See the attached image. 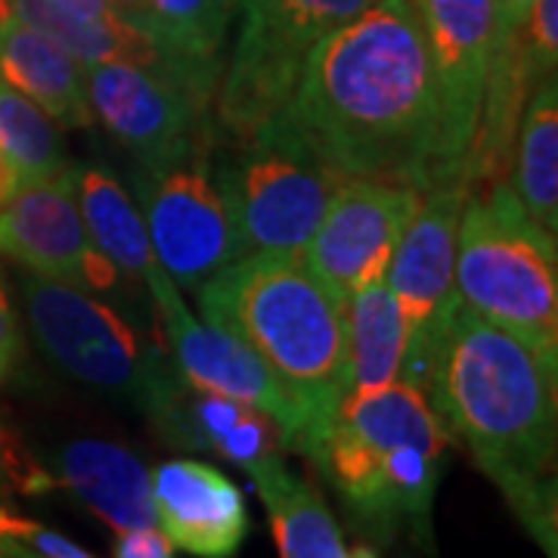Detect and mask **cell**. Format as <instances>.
Returning a JSON list of instances; mask_svg holds the SVG:
<instances>
[{
	"instance_id": "31",
	"label": "cell",
	"mask_w": 558,
	"mask_h": 558,
	"mask_svg": "<svg viewBox=\"0 0 558 558\" xmlns=\"http://www.w3.org/2000/svg\"><path fill=\"white\" fill-rule=\"evenodd\" d=\"M53 3H60L65 13H72L78 20L97 22V25H116V22L128 20L116 7V0H53Z\"/></svg>"
},
{
	"instance_id": "25",
	"label": "cell",
	"mask_w": 558,
	"mask_h": 558,
	"mask_svg": "<svg viewBox=\"0 0 558 558\" xmlns=\"http://www.w3.org/2000/svg\"><path fill=\"white\" fill-rule=\"evenodd\" d=\"M515 196L543 230H558V84L556 75L534 84L519 119Z\"/></svg>"
},
{
	"instance_id": "8",
	"label": "cell",
	"mask_w": 558,
	"mask_h": 558,
	"mask_svg": "<svg viewBox=\"0 0 558 558\" xmlns=\"http://www.w3.org/2000/svg\"><path fill=\"white\" fill-rule=\"evenodd\" d=\"M369 3L373 0H240V35L215 94L223 131L245 137L274 119L292 97L311 50Z\"/></svg>"
},
{
	"instance_id": "17",
	"label": "cell",
	"mask_w": 558,
	"mask_h": 558,
	"mask_svg": "<svg viewBox=\"0 0 558 558\" xmlns=\"http://www.w3.org/2000/svg\"><path fill=\"white\" fill-rule=\"evenodd\" d=\"M50 487H62L90 509L116 534L153 527V472L137 453L109 440H72L57 453V472H47Z\"/></svg>"
},
{
	"instance_id": "28",
	"label": "cell",
	"mask_w": 558,
	"mask_h": 558,
	"mask_svg": "<svg viewBox=\"0 0 558 558\" xmlns=\"http://www.w3.org/2000/svg\"><path fill=\"white\" fill-rule=\"evenodd\" d=\"M40 490H50L47 469L25 459L20 444L0 425V502L10 494H40Z\"/></svg>"
},
{
	"instance_id": "14",
	"label": "cell",
	"mask_w": 558,
	"mask_h": 558,
	"mask_svg": "<svg viewBox=\"0 0 558 558\" xmlns=\"http://www.w3.org/2000/svg\"><path fill=\"white\" fill-rule=\"evenodd\" d=\"M422 190L398 180L344 178L301 258L341 301L385 279Z\"/></svg>"
},
{
	"instance_id": "37",
	"label": "cell",
	"mask_w": 558,
	"mask_h": 558,
	"mask_svg": "<svg viewBox=\"0 0 558 558\" xmlns=\"http://www.w3.org/2000/svg\"><path fill=\"white\" fill-rule=\"evenodd\" d=\"M0 558H3V556H0Z\"/></svg>"
},
{
	"instance_id": "16",
	"label": "cell",
	"mask_w": 558,
	"mask_h": 558,
	"mask_svg": "<svg viewBox=\"0 0 558 558\" xmlns=\"http://www.w3.org/2000/svg\"><path fill=\"white\" fill-rule=\"evenodd\" d=\"M161 534L193 558H236L248 537V506L233 478L202 459H168L153 472Z\"/></svg>"
},
{
	"instance_id": "20",
	"label": "cell",
	"mask_w": 558,
	"mask_h": 558,
	"mask_svg": "<svg viewBox=\"0 0 558 558\" xmlns=\"http://www.w3.org/2000/svg\"><path fill=\"white\" fill-rule=\"evenodd\" d=\"M233 0H146V35L186 84L215 102Z\"/></svg>"
},
{
	"instance_id": "27",
	"label": "cell",
	"mask_w": 558,
	"mask_h": 558,
	"mask_svg": "<svg viewBox=\"0 0 558 558\" xmlns=\"http://www.w3.org/2000/svg\"><path fill=\"white\" fill-rule=\"evenodd\" d=\"M521 57L534 84L556 75L558 60V0H537L519 32Z\"/></svg>"
},
{
	"instance_id": "26",
	"label": "cell",
	"mask_w": 558,
	"mask_h": 558,
	"mask_svg": "<svg viewBox=\"0 0 558 558\" xmlns=\"http://www.w3.org/2000/svg\"><path fill=\"white\" fill-rule=\"evenodd\" d=\"M0 156L16 168L22 183L57 178L65 161V146L57 121L40 106L0 81Z\"/></svg>"
},
{
	"instance_id": "4",
	"label": "cell",
	"mask_w": 558,
	"mask_h": 558,
	"mask_svg": "<svg viewBox=\"0 0 558 558\" xmlns=\"http://www.w3.org/2000/svg\"><path fill=\"white\" fill-rule=\"evenodd\" d=\"M447 440L428 398L395 381L344 395L307 459L381 537H395L403 527L425 534Z\"/></svg>"
},
{
	"instance_id": "19",
	"label": "cell",
	"mask_w": 558,
	"mask_h": 558,
	"mask_svg": "<svg viewBox=\"0 0 558 558\" xmlns=\"http://www.w3.org/2000/svg\"><path fill=\"white\" fill-rule=\"evenodd\" d=\"M0 81L65 128H90L84 69L13 13L0 20Z\"/></svg>"
},
{
	"instance_id": "12",
	"label": "cell",
	"mask_w": 558,
	"mask_h": 558,
	"mask_svg": "<svg viewBox=\"0 0 558 558\" xmlns=\"http://www.w3.org/2000/svg\"><path fill=\"white\" fill-rule=\"evenodd\" d=\"M143 282L156 301L161 329H165V339L171 348V360H174L183 381L193 388L236 398L260 413H267L279 425L286 450L299 453L304 422H301L295 400L289 398V391L267 369V363L248 344L230 336L227 329L199 323L193 317L190 307L180 299L178 286L159 267V260H153L146 267Z\"/></svg>"
},
{
	"instance_id": "3",
	"label": "cell",
	"mask_w": 558,
	"mask_h": 558,
	"mask_svg": "<svg viewBox=\"0 0 558 558\" xmlns=\"http://www.w3.org/2000/svg\"><path fill=\"white\" fill-rule=\"evenodd\" d=\"M196 295L205 323L248 344L295 400L307 457L348 395L344 301L301 255L270 252L227 264Z\"/></svg>"
},
{
	"instance_id": "21",
	"label": "cell",
	"mask_w": 558,
	"mask_h": 558,
	"mask_svg": "<svg viewBox=\"0 0 558 558\" xmlns=\"http://www.w3.org/2000/svg\"><path fill=\"white\" fill-rule=\"evenodd\" d=\"M248 475L267 509L279 558H344V539L329 506L311 481L299 478L286 465V459H267Z\"/></svg>"
},
{
	"instance_id": "1",
	"label": "cell",
	"mask_w": 558,
	"mask_h": 558,
	"mask_svg": "<svg viewBox=\"0 0 558 558\" xmlns=\"http://www.w3.org/2000/svg\"><path fill=\"white\" fill-rule=\"evenodd\" d=\"M277 119L341 178L435 186L438 90L416 0H373L319 40Z\"/></svg>"
},
{
	"instance_id": "2",
	"label": "cell",
	"mask_w": 558,
	"mask_h": 558,
	"mask_svg": "<svg viewBox=\"0 0 558 558\" xmlns=\"http://www.w3.org/2000/svg\"><path fill=\"white\" fill-rule=\"evenodd\" d=\"M558 363L453 301L425 398L549 558L558 553Z\"/></svg>"
},
{
	"instance_id": "11",
	"label": "cell",
	"mask_w": 558,
	"mask_h": 558,
	"mask_svg": "<svg viewBox=\"0 0 558 558\" xmlns=\"http://www.w3.org/2000/svg\"><path fill=\"white\" fill-rule=\"evenodd\" d=\"M438 90L435 186L469 180L484 90L497 53V0H416ZM472 183V180H469Z\"/></svg>"
},
{
	"instance_id": "18",
	"label": "cell",
	"mask_w": 558,
	"mask_h": 558,
	"mask_svg": "<svg viewBox=\"0 0 558 558\" xmlns=\"http://www.w3.org/2000/svg\"><path fill=\"white\" fill-rule=\"evenodd\" d=\"M159 435L174 447L215 453L245 472H255L260 462L282 457L286 450L279 425L267 413L193 385H183Z\"/></svg>"
},
{
	"instance_id": "15",
	"label": "cell",
	"mask_w": 558,
	"mask_h": 558,
	"mask_svg": "<svg viewBox=\"0 0 558 558\" xmlns=\"http://www.w3.org/2000/svg\"><path fill=\"white\" fill-rule=\"evenodd\" d=\"M0 255L84 292L116 289L121 277L87 236L75 199V165H65L57 178L22 183L0 208Z\"/></svg>"
},
{
	"instance_id": "13",
	"label": "cell",
	"mask_w": 558,
	"mask_h": 558,
	"mask_svg": "<svg viewBox=\"0 0 558 558\" xmlns=\"http://www.w3.org/2000/svg\"><path fill=\"white\" fill-rule=\"evenodd\" d=\"M94 119L140 165H161L190 153L208 137L205 112L211 100L161 69L100 62L84 69Z\"/></svg>"
},
{
	"instance_id": "35",
	"label": "cell",
	"mask_w": 558,
	"mask_h": 558,
	"mask_svg": "<svg viewBox=\"0 0 558 558\" xmlns=\"http://www.w3.org/2000/svg\"><path fill=\"white\" fill-rule=\"evenodd\" d=\"M10 16V0H0V20Z\"/></svg>"
},
{
	"instance_id": "24",
	"label": "cell",
	"mask_w": 558,
	"mask_h": 558,
	"mask_svg": "<svg viewBox=\"0 0 558 558\" xmlns=\"http://www.w3.org/2000/svg\"><path fill=\"white\" fill-rule=\"evenodd\" d=\"M75 199L87 236L100 248V255L112 260L119 274L143 282L156 252L137 202L121 190L119 180L106 168L87 165H75Z\"/></svg>"
},
{
	"instance_id": "29",
	"label": "cell",
	"mask_w": 558,
	"mask_h": 558,
	"mask_svg": "<svg viewBox=\"0 0 558 558\" xmlns=\"http://www.w3.org/2000/svg\"><path fill=\"white\" fill-rule=\"evenodd\" d=\"M22 360H25V339H22L20 317L0 282V381L13 379L20 373Z\"/></svg>"
},
{
	"instance_id": "32",
	"label": "cell",
	"mask_w": 558,
	"mask_h": 558,
	"mask_svg": "<svg viewBox=\"0 0 558 558\" xmlns=\"http://www.w3.org/2000/svg\"><path fill=\"white\" fill-rule=\"evenodd\" d=\"M537 0H497V44L519 35Z\"/></svg>"
},
{
	"instance_id": "33",
	"label": "cell",
	"mask_w": 558,
	"mask_h": 558,
	"mask_svg": "<svg viewBox=\"0 0 558 558\" xmlns=\"http://www.w3.org/2000/svg\"><path fill=\"white\" fill-rule=\"evenodd\" d=\"M20 186H22V180L20 174H16V168L0 156V208L13 199V193H16Z\"/></svg>"
},
{
	"instance_id": "36",
	"label": "cell",
	"mask_w": 558,
	"mask_h": 558,
	"mask_svg": "<svg viewBox=\"0 0 558 558\" xmlns=\"http://www.w3.org/2000/svg\"><path fill=\"white\" fill-rule=\"evenodd\" d=\"M236 3H240V0H233V10H236Z\"/></svg>"
},
{
	"instance_id": "5",
	"label": "cell",
	"mask_w": 558,
	"mask_h": 558,
	"mask_svg": "<svg viewBox=\"0 0 558 558\" xmlns=\"http://www.w3.org/2000/svg\"><path fill=\"white\" fill-rule=\"evenodd\" d=\"M459 301L558 363V255L556 233L527 215L515 190L487 180L469 193L457 233Z\"/></svg>"
},
{
	"instance_id": "30",
	"label": "cell",
	"mask_w": 558,
	"mask_h": 558,
	"mask_svg": "<svg viewBox=\"0 0 558 558\" xmlns=\"http://www.w3.org/2000/svg\"><path fill=\"white\" fill-rule=\"evenodd\" d=\"M116 558H174V546L171 539L161 534L159 524L153 527H134V531H124L116 539Z\"/></svg>"
},
{
	"instance_id": "22",
	"label": "cell",
	"mask_w": 558,
	"mask_h": 558,
	"mask_svg": "<svg viewBox=\"0 0 558 558\" xmlns=\"http://www.w3.org/2000/svg\"><path fill=\"white\" fill-rule=\"evenodd\" d=\"M348 395L400 381L407 357V326L388 279H376L344 299Z\"/></svg>"
},
{
	"instance_id": "7",
	"label": "cell",
	"mask_w": 558,
	"mask_h": 558,
	"mask_svg": "<svg viewBox=\"0 0 558 558\" xmlns=\"http://www.w3.org/2000/svg\"><path fill=\"white\" fill-rule=\"evenodd\" d=\"M233 140L215 168L245 255H301L344 178L277 116Z\"/></svg>"
},
{
	"instance_id": "10",
	"label": "cell",
	"mask_w": 558,
	"mask_h": 558,
	"mask_svg": "<svg viewBox=\"0 0 558 558\" xmlns=\"http://www.w3.org/2000/svg\"><path fill=\"white\" fill-rule=\"evenodd\" d=\"M472 186L475 183L469 180L428 186L416 215L400 233L385 274L407 326L400 381L413 385L422 395L440 326L457 301V233Z\"/></svg>"
},
{
	"instance_id": "23",
	"label": "cell",
	"mask_w": 558,
	"mask_h": 558,
	"mask_svg": "<svg viewBox=\"0 0 558 558\" xmlns=\"http://www.w3.org/2000/svg\"><path fill=\"white\" fill-rule=\"evenodd\" d=\"M10 13L25 25H32L44 38L53 40L57 47H62L81 69H90V65H100V62H131V65L161 69V72L178 75L171 69V62L165 60L159 44L134 22L124 20L116 22V25L84 22L78 16H72V13H65L60 3H53V0H10Z\"/></svg>"
},
{
	"instance_id": "6",
	"label": "cell",
	"mask_w": 558,
	"mask_h": 558,
	"mask_svg": "<svg viewBox=\"0 0 558 558\" xmlns=\"http://www.w3.org/2000/svg\"><path fill=\"white\" fill-rule=\"evenodd\" d=\"M22 299L35 339L72 379L128 400L159 432L186 381L156 341L62 279L25 274Z\"/></svg>"
},
{
	"instance_id": "9",
	"label": "cell",
	"mask_w": 558,
	"mask_h": 558,
	"mask_svg": "<svg viewBox=\"0 0 558 558\" xmlns=\"http://www.w3.org/2000/svg\"><path fill=\"white\" fill-rule=\"evenodd\" d=\"M134 193L156 260L180 289L199 292L245 255L208 137L178 159L140 165Z\"/></svg>"
},
{
	"instance_id": "34",
	"label": "cell",
	"mask_w": 558,
	"mask_h": 558,
	"mask_svg": "<svg viewBox=\"0 0 558 558\" xmlns=\"http://www.w3.org/2000/svg\"><path fill=\"white\" fill-rule=\"evenodd\" d=\"M344 558H379V553H376L373 546L360 543V546H354V549H344Z\"/></svg>"
}]
</instances>
